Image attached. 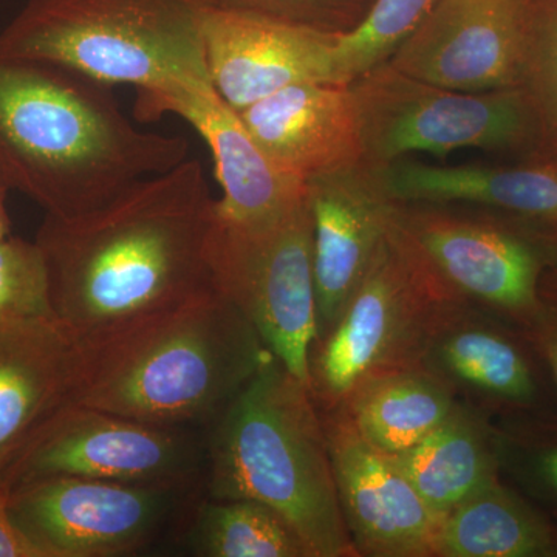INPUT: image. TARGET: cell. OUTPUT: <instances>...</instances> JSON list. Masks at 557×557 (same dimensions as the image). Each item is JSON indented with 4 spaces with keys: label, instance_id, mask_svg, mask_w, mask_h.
I'll return each instance as SVG.
<instances>
[{
    "label": "cell",
    "instance_id": "cell-1",
    "mask_svg": "<svg viewBox=\"0 0 557 557\" xmlns=\"http://www.w3.org/2000/svg\"><path fill=\"white\" fill-rule=\"evenodd\" d=\"M215 203L203 168L188 159L86 214H46L35 240L54 319L81 339L211 288Z\"/></svg>",
    "mask_w": 557,
    "mask_h": 557
},
{
    "label": "cell",
    "instance_id": "cell-2",
    "mask_svg": "<svg viewBox=\"0 0 557 557\" xmlns=\"http://www.w3.org/2000/svg\"><path fill=\"white\" fill-rule=\"evenodd\" d=\"M188 152L182 135L135 127L104 84L0 58V178L46 214L94 211Z\"/></svg>",
    "mask_w": 557,
    "mask_h": 557
},
{
    "label": "cell",
    "instance_id": "cell-3",
    "mask_svg": "<svg viewBox=\"0 0 557 557\" xmlns=\"http://www.w3.org/2000/svg\"><path fill=\"white\" fill-rule=\"evenodd\" d=\"M78 346L67 405L180 429L208 426L271 355L212 288Z\"/></svg>",
    "mask_w": 557,
    "mask_h": 557
},
{
    "label": "cell",
    "instance_id": "cell-4",
    "mask_svg": "<svg viewBox=\"0 0 557 557\" xmlns=\"http://www.w3.org/2000/svg\"><path fill=\"white\" fill-rule=\"evenodd\" d=\"M205 496L247 498L287 520L311 557H358L310 387L273 355L208 424Z\"/></svg>",
    "mask_w": 557,
    "mask_h": 557
},
{
    "label": "cell",
    "instance_id": "cell-5",
    "mask_svg": "<svg viewBox=\"0 0 557 557\" xmlns=\"http://www.w3.org/2000/svg\"><path fill=\"white\" fill-rule=\"evenodd\" d=\"M0 58L137 94L211 84L197 0H30L0 32Z\"/></svg>",
    "mask_w": 557,
    "mask_h": 557
},
{
    "label": "cell",
    "instance_id": "cell-6",
    "mask_svg": "<svg viewBox=\"0 0 557 557\" xmlns=\"http://www.w3.org/2000/svg\"><path fill=\"white\" fill-rule=\"evenodd\" d=\"M211 288L247 319L271 355L310 387V354L318 336L313 223L300 200L269 222L219 215L208 244Z\"/></svg>",
    "mask_w": 557,
    "mask_h": 557
},
{
    "label": "cell",
    "instance_id": "cell-7",
    "mask_svg": "<svg viewBox=\"0 0 557 557\" xmlns=\"http://www.w3.org/2000/svg\"><path fill=\"white\" fill-rule=\"evenodd\" d=\"M357 104L364 164L380 168L410 152L519 149L537 145L519 89L457 91L412 78L387 61L348 84Z\"/></svg>",
    "mask_w": 557,
    "mask_h": 557
},
{
    "label": "cell",
    "instance_id": "cell-8",
    "mask_svg": "<svg viewBox=\"0 0 557 557\" xmlns=\"http://www.w3.org/2000/svg\"><path fill=\"white\" fill-rule=\"evenodd\" d=\"M449 300L387 236L346 309L310 354L318 408H336L359 384L423 364L429 339Z\"/></svg>",
    "mask_w": 557,
    "mask_h": 557
},
{
    "label": "cell",
    "instance_id": "cell-9",
    "mask_svg": "<svg viewBox=\"0 0 557 557\" xmlns=\"http://www.w3.org/2000/svg\"><path fill=\"white\" fill-rule=\"evenodd\" d=\"M205 440L79 405H64L0 468L11 490L35 479L83 478L203 486Z\"/></svg>",
    "mask_w": 557,
    "mask_h": 557
},
{
    "label": "cell",
    "instance_id": "cell-10",
    "mask_svg": "<svg viewBox=\"0 0 557 557\" xmlns=\"http://www.w3.org/2000/svg\"><path fill=\"white\" fill-rule=\"evenodd\" d=\"M199 486L44 478L10 490L14 522L44 557H115L148 548Z\"/></svg>",
    "mask_w": 557,
    "mask_h": 557
},
{
    "label": "cell",
    "instance_id": "cell-11",
    "mask_svg": "<svg viewBox=\"0 0 557 557\" xmlns=\"http://www.w3.org/2000/svg\"><path fill=\"white\" fill-rule=\"evenodd\" d=\"M388 236L442 298L536 317L541 259L533 245L490 223L394 203Z\"/></svg>",
    "mask_w": 557,
    "mask_h": 557
},
{
    "label": "cell",
    "instance_id": "cell-12",
    "mask_svg": "<svg viewBox=\"0 0 557 557\" xmlns=\"http://www.w3.org/2000/svg\"><path fill=\"white\" fill-rule=\"evenodd\" d=\"M321 418L341 511L358 556H435L443 518L395 457L370 445L343 406L321 410Z\"/></svg>",
    "mask_w": 557,
    "mask_h": 557
},
{
    "label": "cell",
    "instance_id": "cell-13",
    "mask_svg": "<svg viewBox=\"0 0 557 557\" xmlns=\"http://www.w3.org/2000/svg\"><path fill=\"white\" fill-rule=\"evenodd\" d=\"M338 36L304 22L203 7L209 81L236 112L299 84H336Z\"/></svg>",
    "mask_w": 557,
    "mask_h": 557
},
{
    "label": "cell",
    "instance_id": "cell-14",
    "mask_svg": "<svg viewBox=\"0 0 557 557\" xmlns=\"http://www.w3.org/2000/svg\"><path fill=\"white\" fill-rule=\"evenodd\" d=\"M523 0H440L387 62L443 89H518Z\"/></svg>",
    "mask_w": 557,
    "mask_h": 557
},
{
    "label": "cell",
    "instance_id": "cell-15",
    "mask_svg": "<svg viewBox=\"0 0 557 557\" xmlns=\"http://www.w3.org/2000/svg\"><path fill=\"white\" fill-rule=\"evenodd\" d=\"M135 113L149 121L171 113L188 121L214 157L223 196L218 212L231 222H269L306 199L307 186L274 163L245 126L239 112L211 84L137 94Z\"/></svg>",
    "mask_w": 557,
    "mask_h": 557
},
{
    "label": "cell",
    "instance_id": "cell-16",
    "mask_svg": "<svg viewBox=\"0 0 557 557\" xmlns=\"http://www.w3.org/2000/svg\"><path fill=\"white\" fill-rule=\"evenodd\" d=\"M306 186L313 223L318 341L336 324L372 265L395 201L366 164L318 175Z\"/></svg>",
    "mask_w": 557,
    "mask_h": 557
},
{
    "label": "cell",
    "instance_id": "cell-17",
    "mask_svg": "<svg viewBox=\"0 0 557 557\" xmlns=\"http://www.w3.org/2000/svg\"><path fill=\"white\" fill-rule=\"evenodd\" d=\"M239 115L267 156L304 183L364 164L350 86L299 84L240 110Z\"/></svg>",
    "mask_w": 557,
    "mask_h": 557
},
{
    "label": "cell",
    "instance_id": "cell-18",
    "mask_svg": "<svg viewBox=\"0 0 557 557\" xmlns=\"http://www.w3.org/2000/svg\"><path fill=\"white\" fill-rule=\"evenodd\" d=\"M78 355L53 317L0 321V468L67 405Z\"/></svg>",
    "mask_w": 557,
    "mask_h": 557
},
{
    "label": "cell",
    "instance_id": "cell-19",
    "mask_svg": "<svg viewBox=\"0 0 557 557\" xmlns=\"http://www.w3.org/2000/svg\"><path fill=\"white\" fill-rule=\"evenodd\" d=\"M370 170L395 203L480 205L536 222L557 237V160L493 168L429 166L399 159Z\"/></svg>",
    "mask_w": 557,
    "mask_h": 557
},
{
    "label": "cell",
    "instance_id": "cell-20",
    "mask_svg": "<svg viewBox=\"0 0 557 557\" xmlns=\"http://www.w3.org/2000/svg\"><path fill=\"white\" fill-rule=\"evenodd\" d=\"M457 405L454 384L420 364L366 380L339 406L370 445L397 456L431 434Z\"/></svg>",
    "mask_w": 557,
    "mask_h": 557
},
{
    "label": "cell",
    "instance_id": "cell-21",
    "mask_svg": "<svg viewBox=\"0 0 557 557\" xmlns=\"http://www.w3.org/2000/svg\"><path fill=\"white\" fill-rule=\"evenodd\" d=\"M423 364L449 383L507 401H528L536 391L519 348L478 318L469 304H450L442 311Z\"/></svg>",
    "mask_w": 557,
    "mask_h": 557
},
{
    "label": "cell",
    "instance_id": "cell-22",
    "mask_svg": "<svg viewBox=\"0 0 557 557\" xmlns=\"http://www.w3.org/2000/svg\"><path fill=\"white\" fill-rule=\"evenodd\" d=\"M394 457L418 494L442 518L497 482L496 454L485 428L460 405L420 443Z\"/></svg>",
    "mask_w": 557,
    "mask_h": 557
},
{
    "label": "cell",
    "instance_id": "cell-23",
    "mask_svg": "<svg viewBox=\"0 0 557 557\" xmlns=\"http://www.w3.org/2000/svg\"><path fill=\"white\" fill-rule=\"evenodd\" d=\"M547 556H557L552 528L498 482L450 509L435 547V557Z\"/></svg>",
    "mask_w": 557,
    "mask_h": 557
},
{
    "label": "cell",
    "instance_id": "cell-24",
    "mask_svg": "<svg viewBox=\"0 0 557 557\" xmlns=\"http://www.w3.org/2000/svg\"><path fill=\"white\" fill-rule=\"evenodd\" d=\"M188 544L205 557H311L287 520L269 505L247 498L197 500Z\"/></svg>",
    "mask_w": 557,
    "mask_h": 557
},
{
    "label": "cell",
    "instance_id": "cell-25",
    "mask_svg": "<svg viewBox=\"0 0 557 557\" xmlns=\"http://www.w3.org/2000/svg\"><path fill=\"white\" fill-rule=\"evenodd\" d=\"M518 89L537 131V145L557 160V0H523Z\"/></svg>",
    "mask_w": 557,
    "mask_h": 557
},
{
    "label": "cell",
    "instance_id": "cell-26",
    "mask_svg": "<svg viewBox=\"0 0 557 557\" xmlns=\"http://www.w3.org/2000/svg\"><path fill=\"white\" fill-rule=\"evenodd\" d=\"M440 0H375L368 16L354 30L339 32L335 50V81H357L387 61L398 44Z\"/></svg>",
    "mask_w": 557,
    "mask_h": 557
},
{
    "label": "cell",
    "instance_id": "cell-27",
    "mask_svg": "<svg viewBox=\"0 0 557 557\" xmlns=\"http://www.w3.org/2000/svg\"><path fill=\"white\" fill-rule=\"evenodd\" d=\"M53 317L46 259L36 240L0 239V321ZM54 318V317H53Z\"/></svg>",
    "mask_w": 557,
    "mask_h": 557
},
{
    "label": "cell",
    "instance_id": "cell-28",
    "mask_svg": "<svg viewBox=\"0 0 557 557\" xmlns=\"http://www.w3.org/2000/svg\"><path fill=\"white\" fill-rule=\"evenodd\" d=\"M197 2L207 9L249 11V13L324 27L322 25L324 14L338 0H197Z\"/></svg>",
    "mask_w": 557,
    "mask_h": 557
},
{
    "label": "cell",
    "instance_id": "cell-29",
    "mask_svg": "<svg viewBox=\"0 0 557 557\" xmlns=\"http://www.w3.org/2000/svg\"><path fill=\"white\" fill-rule=\"evenodd\" d=\"M0 557H44L25 536L10 511V491L0 483Z\"/></svg>",
    "mask_w": 557,
    "mask_h": 557
},
{
    "label": "cell",
    "instance_id": "cell-30",
    "mask_svg": "<svg viewBox=\"0 0 557 557\" xmlns=\"http://www.w3.org/2000/svg\"><path fill=\"white\" fill-rule=\"evenodd\" d=\"M539 346L544 351V357L547 358L549 369H552L553 379L556 381L557 386V325L555 324H541L539 327Z\"/></svg>",
    "mask_w": 557,
    "mask_h": 557
},
{
    "label": "cell",
    "instance_id": "cell-31",
    "mask_svg": "<svg viewBox=\"0 0 557 557\" xmlns=\"http://www.w3.org/2000/svg\"><path fill=\"white\" fill-rule=\"evenodd\" d=\"M9 186L0 178V239L11 234V220L9 209H7V194H9Z\"/></svg>",
    "mask_w": 557,
    "mask_h": 557
},
{
    "label": "cell",
    "instance_id": "cell-32",
    "mask_svg": "<svg viewBox=\"0 0 557 557\" xmlns=\"http://www.w3.org/2000/svg\"><path fill=\"white\" fill-rule=\"evenodd\" d=\"M542 468H544L545 475L549 482L557 487V448L549 450L547 456L542 461Z\"/></svg>",
    "mask_w": 557,
    "mask_h": 557
},
{
    "label": "cell",
    "instance_id": "cell-33",
    "mask_svg": "<svg viewBox=\"0 0 557 557\" xmlns=\"http://www.w3.org/2000/svg\"><path fill=\"white\" fill-rule=\"evenodd\" d=\"M556 239H557V237H556Z\"/></svg>",
    "mask_w": 557,
    "mask_h": 557
}]
</instances>
